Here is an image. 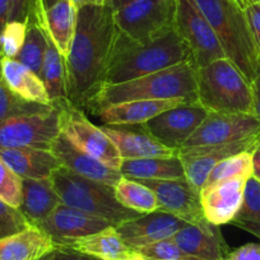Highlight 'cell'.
I'll return each mask as SVG.
<instances>
[{"mask_svg": "<svg viewBox=\"0 0 260 260\" xmlns=\"http://www.w3.org/2000/svg\"><path fill=\"white\" fill-rule=\"evenodd\" d=\"M31 227L18 208L9 206L0 199V240L12 236Z\"/></svg>", "mask_w": 260, "mask_h": 260, "instance_id": "38", "label": "cell"}, {"mask_svg": "<svg viewBox=\"0 0 260 260\" xmlns=\"http://www.w3.org/2000/svg\"><path fill=\"white\" fill-rule=\"evenodd\" d=\"M120 172L124 177L134 180L185 179L184 167L179 156L124 159Z\"/></svg>", "mask_w": 260, "mask_h": 260, "instance_id": "27", "label": "cell"}, {"mask_svg": "<svg viewBox=\"0 0 260 260\" xmlns=\"http://www.w3.org/2000/svg\"><path fill=\"white\" fill-rule=\"evenodd\" d=\"M252 115L260 121V74L251 82Z\"/></svg>", "mask_w": 260, "mask_h": 260, "instance_id": "44", "label": "cell"}, {"mask_svg": "<svg viewBox=\"0 0 260 260\" xmlns=\"http://www.w3.org/2000/svg\"><path fill=\"white\" fill-rule=\"evenodd\" d=\"M42 260H101L97 257L91 256V255L82 254V252L76 251L73 249L64 246H55L52 251L41 257Z\"/></svg>", "mask_w": 260, "mask_h": 260, "instance_id": "39", "label": "cell"}, {"mask_svg": "<svg viewBox=\"0 0 260 260\" xmlns=\"http://www.w3.org/2000/svg\"><path fill=\"white\" fill-rule=\"evenodd\" d=\"M192 59L176 28L156 41L142 44L116 27L107 60L104 84H116L148 76Z\"/></svg>", "mask_w": 260, "mask_h": 260, "instance_id": "2", "label": "cell"}, {"mask_svg": "<svg viewBox=\"0 0 260 260\" xmlns=\"http://www.w3.org/2000/svg\"><path fill=\"white\" fill-rule=\"evenodd\" d=\"M247 21H249L251 31L256 39L257 45L260 44V3H249L245 7Z\"/></svg>", "mask_w": 260, "mask_h": 260, "instance_id": "43", "label": "cell"}, {"mask_svg": "<svg viewBox=\"0 0 260 260\" xmlns=\"http://www.w3.org/2000/svg\"><path fill=\"white\" fill-rule=\"evenodd\" d=\"M175 28L191 51L197 68L226 57L222 45L194 0H176Z\"/></svg>", "mask_w": 260, "mask_h": 260, "instance_id": "10", "label": "cell"}, {"mask_svg": "<svg viewBox=\"0 0 260 260\" xmlns=\"http://www.w3.org/2000/svg\"><path fill=\"white\" fill-rule=\"evenodd\" d=\"M47 35V34H46ZM40 78L44 82L51 104L67 100V86H65V59L54 42L47 35V46L45 51Z\"/></svg>", "mask_w": 260, "mask_h": 260, "instance_id": "29", "label": "cell"}, {"mask_svg": "<svg viewBox=\"0 0 260 260\" xmlns=\"http://www.w3.org/2000/svg\"><path fill=\"white\" fill-rule=\"evenodd\" d=\"M77 8L72 0H60L46 13L45 32L67 59L76 35Z\"/></svg>", "mask_w": 260, "mask_h": 260, "instance_id": "28", "label": "cell"}, {"mask_svg": "<svg viewBox=\"0 0 260 260\" xmlns=\"http://www.w3.org/2000/svg\"><path fill=\"white\" fill-rule=\"evenodd\" d=\"M252 176H254V177H256V179H257V180H259V181H260V174H256V175H252Z\"/></svg>", "mask_w": 260, "mask_h": 260, "instance_id": "52", "label": "cell"}, {"mask_svg": "<svg viewBox=\"0 0 260 260\" xmlns=\"http://www.w3.org/2000/svg\"><path fill=\"white\" fill-rule=\"evenodd\" d=\"M0 199L14 208L22 202V179L0 158Z\"/></svg>", "mask_w": 260, "mask_h": 260, "instance_id": "37", "label": "cell"}, {"mask_svg": "<svg viewBox=\"0 0 260 260\" xmlns=\"http://www.w3.org/2000/svg\"><path fill=\"white\" fill-rule=\"evenodd\" d=\"M252 174H254L252 153L251 152H242V153L235 154V156L219 162L209 174L207 184H213V182L223 181V180L234 179V177L249 179L252 176Z\"/></svg>", "mask_w": 260, "mask_h": 260, "instance_id": "34", "label": "cell"}, {"mask_svg": "<svg viewBox=\"0 0 260 260\" xmlns=\"http://www.w3.org/2000/svg\"><path fill=\"white\" fill-rule=\"evenodd\" d=\"M61 246L69 247L101 260H125L133 252V250L125 244L116 227L114 226H110L88 236L72 240Z\"/></svg>", "mask_w": 260, "mask_h": 260, "instance_id": "26", "label": "cell"}, {"mask_svg": "<svg viewBox=\"0 0 260 260\" xmlns=\"http://www.w3.org/2000/svg\"><path fill=\"white\" fill-rule=\"evenodd\" d=\"M149 187L158 199L161 211L174 214L186 223L207 221L201 203V191L191 186L186 179L138 180Z\"/></svg>", "mask_w": 260, "mask_h": 260, "instance_id": "14", "label": "cell"}, {"mask_svg": "<svg viewBox=\"0 0 260 260\" xmlns=\"http://www.w3.org/2000/svg\"><path fill=\"white\" fill-rule=\"evenodd\" d=\"M59 109L60 130L74 146L91 154L106 166L119 170L122 164L114 142L84 115L83 110L72 105L68 100L55 102Z\"/></svg>", "mask_w": 260, "mask_h": 260, "instance_id": "8", "label": "cell"}, {"mask_svg": "<svg viewBox=\"0 0 260 260\" xmlns=\"http://www.w3.org/2000/svg\"><path fill=\"white\" fill-rule=\"evenodd\" d=\"M232 223L260 237V181L256 177L246 180L242 204Z\"/></svg>", "mask_w": 260, "mask_h": 260, "instance_id": "31", "label": "cell"}, {"mask_svg": "<svg viewBox=\"0 0 260 260\" xmlns=\"http://www.w3.org/2000/svg\"><path fill=\"white\" fill-rule=\"evenodd\" d=\"M50 180L62 204L101 217L114 227L142 216L117 201L111 185L79 176L62 166L52 172Z\"/></svg>", "mask_w": 260, "mask_h": 260, "instance_id": "5", "label": "cell"}, {"mask_svg": "<svg viewBox=\"0 0 260 260\" xmlns=\"http://www.w3.org/2000/svg\"><path fill=\"white\" fill-rule=\"evenodd\" d=\"M184 104H192L186 99L174 100H142L111 105L93 112L105 125L144 124L157 115Z\"/></svg>", "mask_w": 260, "mask_h": 260, "instance_id": "21", "label": "cell"}, {"mask_svg": "<svg viewBox=\"0 0 260 260\" xmlns=\"http://www.w3.org/2000/svg\"><path fill=\"white\" fill-rule=\"evenodd\" d=\"M197 65L194 60L179 62L148 76L116 84H104L91 100L87 110L96 112L111 105L142 100L197 99Z\"/></svg>", "mask_w": 260, "mask_h": 260, "instance_id": "3", "label": "cell"}, {"mask_svg": "<svg viewBox=\"0 0 260 260\" xmlns=\"http://www.w3.org/2000/svg\"><path fill=\"white\" fill-rule=\"evenodd\" d=\"M252 165H254V174L252 175L260 174V142L252 152Z\"/></svg>", "mask_w": 260, "mask_h": 260, "instance_id": "47", "label": "cell"}, {"mask_svg": "<svg viewBox=\"0 0 260 260\" xmlns=\"http://www.w3.org/2000/svg\"><path fill=\"white\" fill-rule=\"evenodd\" d=\"M186 222L177 218L174 214L158 211L142 214L141 217L116 226L117 232L130 249L136 251L141 247L162 240L171 239Z\"/></svg>", "mask_w": 260, "mask_h": 260, "instance_id": "16", "label": "cell"}, {"mask_svg": "<svg viewBox=\"0 0 260 260\" xmlns=\"http://www.w3.org/2000/svg\"><path fill=\"white\" fill-rule=\"evenodd\" d=\"M245 177L207 184L201 190V203L204 217L214 226L231 223L236 217L244 198Z\"/></svg>", "mask_w": 260, "mask_h": 260, "instance_id": "17", "label": "cell"}, {"mask_svg": "<svg viewBox=\"0 0 260 260\" xmlns=\"http://www.w3.org/2000/svg\"><path fill=\"white\" fill-rule=\"evenodd\" d=\"M115 29L114 9L109 3L77 12L76 35L65 59V86L67 100L78 109L87 110L104 86Z\"/></svg>", "mask_w": 260, "mask_h": 260, "instance_id": "1", "label": "cell"}, {"mask_svg": "<svg viewBox=\"0 0 260 260\" xmlns=\"http://www.w3.org/2000/svg\"><path fill=\"white\" fill-rule=\"evenodd\" d=\"M259 47H260V44H259Z\"/></svg>", "mask_w": 260, "mask_h": 260, "instance_id": "54", "label": "cell"}, {"mask_svg": "<svg viewBox=\"0 0 260 260\" xmlns=\"http://www.w3.org/2000/svg\"><path fill=\"white\" fill-rule=\"evenodd\" d=\"M50 151L55 154L60 166L86 179L115 186L122 177L119 170L106 166L91 154L82 151L81 148L74 146L64 134H60L55 139Z\"/></svg>", "mask_w": 260, "mask_h": 260, "instance_id": "19", "label": "cell"}, {"mask_svg": "<svg viewBox=\"0 0 260 260\" xmlns=\"http://www.w3.org/2000/svg\"><path fill=\"white\" fill-rule=\"evenodd\" d=\"M101 129L114 142L122 161L149 158V157L179 156L177 149L164 146L151 133L147 132L143 124L104 125Z\"/></svg>", "mask_w": 260, "mask_h": 260, "instance_id": "18", "label": "cell"}, {"mask_svg": "<svg viewBox=\"0 0 260 260\" xmlns=\"http://www.w3.org/2000/svg\"><path fill=\"white\" fill-rule=\"evenodd\" d=\"M2 74L11 91L22 100L41 105H52L44 82L36 73L16 59H0Z\"/></svg>", "mask_w": 260, "mask_h": 260, "instance_id": "25", "label": "cell"}, {"mask_svg": "<svg viewBox=\"0 0 260 260\" xmlns=\"http://www.w3.org/2000/svg\"><path fill=\"white\" fill-rule=\"evenodd\" d=\"M247 3H260V0H247Z\"/></svg>", "mask_w": 260, "mask_h": 260, "instance_id": "51", "label": "cell"}, {"mask_svg": "<svg viewBox=\"0 0 260 260\" xmlns=\"http://www.w3.org/2000/svg\"><path fill=\"white\" fill-rule=\"evenodd\" d=\"M222 260H227V259H222Z\"/></svg>", "mask_w": 260, "mask_h": 260, "instance_id": "53", "label": "cell"}, {"mask_svg": "<svg viewBox=\"0 0 260 260\" xmlns=\"http://www.w3.org/2000/svg\"><path fill=\"white\" fill-rule=\"evenodd\" d=\"M260 137V121L252 114L209 112L180 149L219 146Z\"/></svg>", "mask_w": 260, "mask_h": 260, "instance_id": "11", "label": "cell"}, {"mask_svg": "<svg viewBox=\"0 0 260 260\" xmlns=\"http://www.w3.org/2000/svg\"><path fill=\"white\" fill-rule=\"evenodd\" d=\"M174 241L189 255L202 260L227 259L230 251L218 226L208 221L186 223L172 236Z\"/></svg>", "mask_w": 260, "mask_h": 260, "instance_id": "20", "label": "cell"}, {"mask_svg": "<svg viewBox=\"0 0 260 260\" xmlns=\"http://www.w3.org/2000/svg\"><path fill=\"white\" fill-rule=\"evenodd\" d=\"M110 226L112 224L101 217L60 203L37 227L51 237L55 246H61L72 240L96 234Z\"/></svg>", "mask_w": 260, "mask_h": 260, "instance_id": "15", "label": "cell"}, {"mask_svg": "<svg viewBox=\"0 0 260 260\" xmlns=\"http://www.w3.org/2000/svg\"><path fill=\"white\" fill-rule=\"evenodd\" d=\"M176 0H133L114 12L115 24L142 44L156 41L175 29Z\"/></svg>", "mask_w": 260, "mask_h": 260, "instance_id": "7", "label": "cell"}, {"mask_svg": "<svg viewBox=\"0 0 260 260\" xmlns=\"http://www.w3.org/2000/svg\"><path fill=\"white\" fill-rule=\"evenodd\" d=\"M76 6L77 11L87 6H104L107 3V0H72Z\"/></svg>", "mask_w": 260, "mask_h": 260, "instance_id": "46", "label": "cell"}, {"mask_svg": "<svg viewBox=\"0 0 260 260\" xmlns=\"http://www.w3.org/2000/svg\"><path fill=\"white\" fill-rule=\"evenodd\" d=\"M27 22L9 21L0 35V54L4 57L16 59L24 44Z\"/></svg>", "mask_w": 260, "mask_h": 260, "instance_id": "35", "label": "cell"}, {"mask_svg": "<svg viewBox=\"0 0 260 260\" xmlns=\"http://www.w3.org/2000/svg\"><path fill=\"white\" fill-rule=\"evenodd\" d=\"M40 260H42V259H40Z\"/></svg>", "mask_w": 260, "mask_h": 260, "instance_id": "55", "label": "cell"}, {"mask_svg": "<svg viewBox=\"0 0 260 260\" xmlns=\"http://www.w3.org/2000/svg\"><path fill=\"white\" fill-rule=\"evenodd\" d=\"M147 260H148V259H147Z\"/></svg>", "mask_w": 260, "mask_h": 260, "instance_id": "56", "label": "cell"}, {"mask_svg": "<svg viewBox=\"0 0 260 260\" xmlns=\"http://www.w3.org/2000/svg\"><path fill=\"white\" fill-rule=\"evenodd\" d=\"M148 260H202L185 252L174 239H166L136 250Z\"/></svg>", "mask_w": 260, "mask_h": 260, "instance_id": "36", "label": "cell"}, {"mask_svg": "<svg viewBox=\"0 0 260 260\" xmlns=\"http://www.w3.org/2000/svg\"><path fill=\"white\" fill-rule=\"evenodd\" d=\"M235 2H237V3H239L240 6H241L244 9H245V7L249 4V3H247V0H235Z\"/></svg>", "mask_w": 260, "mask_h": 260, "instance_id": "50", "label": "cell"}, {"mask_svg": "<svg viewBox=\"0 0 260 260\" xmlns=\"http://www.w3.org/2000/svg\"><path fill=\"white\" fill-rule=\"evenodd\" d=\"M125 260H147L146 257L143 256V255L141 254V252H138V251H133L132 252V254L129 255V256L126 257V259Z\"/></svg>", "mask_w": 260, "mask_h": 260, "instance_id": "49", "label": "cell"}, {"mask_svg": "<svg viewBox=\"0 0 260 260\" xmlns=\"http://www.w3.org/2000/svg\"><path fill=\"white\" fill-rule=\"evenodd\" d=\"M260 137L219 146L199 147L191 149H180L179 158L185 171V179L194 189L201 191L208 181L212 170L229 157L242 152H254Z\"/></svg>", "mask_w": 260, "mask_h": 260, "instance_id": "13", "label": "cell"}, {"mask_svg": "<svg viewBox=\"0 0 260 260\" xmlns=\"http://www.w3.org/2000/svg\"><path fill=\"white\" fill-rule=\"evenodd\" d=\"M11 19V0H0V35Z\"/></svg>", "mask_w": 260, "mask_h": 260, "instance_id": "45", "label": "cell"}, {"mask_svg": "<svg viewBox=\"0 0 260 260\" xmlns=\"http://www.w3.org/2000/svg\"><path fill=\"white\" fill-rule=\"evenodd\" d=\"M216 32L226 57L251 83L260 74V47L245 9L235 0H194Z\"/></svg>", "mask_w": 260, "mask_h": 260, "instance_id": "4", "label": "cell"}, {"mask_svg": "<svg viewBox=\"0 0 260 260\" xmlns=\"http://www.w3.org/2000/svg\"><path fill=\"white\" fill-rule=\"evenodd\" d=\"M3 55L0 54V59ZM52 105H41L28 102L22 100L17 94H14L7 86L6 81L2 74V67H0V121L9 119V117L18 116V115L34 114V112L45 111L51 109Z\"/></svg>", "mask_w": 260, "mask_h": 260, "instance_id": "33", "label": "cell"}, {"mask_svg": "<svg viewBox=\"0 0 260 260\" xmlns=\"http://www.w3.org/2000/svg\"><path fill=\"white\" fill-rule=\"evenodd\" d=\"M46 46V32L40 28L36 22L28 19L27 21V34L26 39H24V44L19 54L17 55L16 60H18L21 64L31 69L34 73H36L40 77Z\"/></svg>", "mask_w": 260, "mask_h": 260, "instance_id": "32", "label": "cell"}, {"mask_svg": "<svg viewBox=\"0 0 260 260\" xmlns=\"http://www.w3.org/2000/svg\"><path fill=\"white\" fill-rule=\"evenodd\" d=\"M227 260H260V245H242L234 251H230Z\"/></svg>", "mask_w": 260, "mask_h": 260, "instance_id": "42", "label": "cell"}, {"mask_svg": "<svg viewBox=\"0 0 260 260\" xmlns=\"http://www.w3.org/2000/svg\"><path fill=\"white\" fill-rule=\"evenodd\" d=\"M61 203L50 179H22V212L31 226H39Z\"/></svg>", "mask_w": 260, "mask_h": 260, "instance_id": "23", "label": "cell"}, {"mask_svg": "<svg viewBox=\"0 0 260 260\" xmlns=\"http://www.w3.org/2000/svg\"><path fill=\"white\" fill-rule=\"evenodd\" d=\"M60 0H34V9L29 19L36 22L37 26L45 31V18L46 13Z\"/></svg>", "mask_w": 260, "mask_h": 260, "instance_id": "41", "label": "cell"}, {"mask_svg": "<svg viewBox=\"0 0 260 260\" xmlns=\"http://www.w3.org/2000/svg\"><path fill=\"white\" fill-rule=\"evenodd\" d=\"M208 114V110L199 102L184 104L157 115L144 122L143 126L164 146L180 151Z\"/></svg>", "mask_w": 260, "mask_h": 260, "instance_id": "12", "label": "cell"}, {"mask_svg": "<svg viewBox=\"0 0 260 260\" xmlns=\"http://www.w3.org/2000/svg\"><path fill=\"white\" fill-rule=\"evenodd\" d=\"M115 195L125 208L138 213L147 214L161 209L156 194L138 180L122 176L115 185Z\"/></svg>", "mask_w": 260, "mask_h": 260, "instance_id": "30", "label": "cell"}, {"mask_svg": "<svg viewBox=\"0 0 260 260\" xmlns=\"http://www.w3.org/2000/svg\"><path fill=\"white\" fill-rule=\"evenodd\" d=\"M132 2H133V0H107V3H109L110 7L114 9V12L119 11L120 8L125 7L126 4L132 3Z\"/></svg>", "mask_w": 260, "mask_h": 260, "instance_id": "48", "label": "cell"}, {"mask_svg": "<svg viewBox=\"0 0 260 260\" xmlns=\"http://www.w3.org/2000/svg\"><path fill=\"white\" fill-rule=\"evenodd\" d=\"M61 134L59 109L55 104L49 110L18 115L0 121V149H51Z\"/></svg>", "mask_w": 260, "mask_h": 260, "instance_id": "9", "label": "cell"}, {"mask_svg": "<svg viewBox=\"0 0 260 260\" xmlns=\"http://www.w3.org/2000/svg\"><path fill=\"white\" fill-rule=\"evenodd\" d=\"M54 249L51 237L31 226L0 240V260H40Z\"/></svg>", "mask_w": 260, "mask_h": 260, "instance_id": "24", "label": "cell"}, {"mask_svg": "<svg viewBox=\"0 0 260 260\" xmlns=\"http://www.w3.org/2000/svg\"><path fill=\"white\" fill-rule=\"evenodd\" d=\"M34 0H11V19L9 21L27 22L32 14Z\"/></svg>", "mask_w": 260, "mask_h": 260, "instance_id": "40", "label": "cell"}, {"mask_svg": "<svg viewBox=\"0 0 260 260\" xmlns=\"http://www.w3.org/2000/svg\"><path fill=\"white\" fill-rule=\"evenodd\" d=\"M197 99L209 112L252 114L251 83L229 57L197 69Z\"/></svg>", "mask_w": 260, "mask_h": 260, "instance_id": "6", "label": "cell"}, {"mask_svg": "<svg viewBox=\"0 0 260 260\" xmlns=\"http://www.w3.org/2000/svg\"><path fill=\"white\" fill-rule=\"evenodd\" d=\"M0 158L21 179H50L60 164L51 151L36 148L0 149Z\"/></svg>", "mask_w": 260, "mask_h": 260, "instance_id": "22", "label": "cell"}]
</instances>
